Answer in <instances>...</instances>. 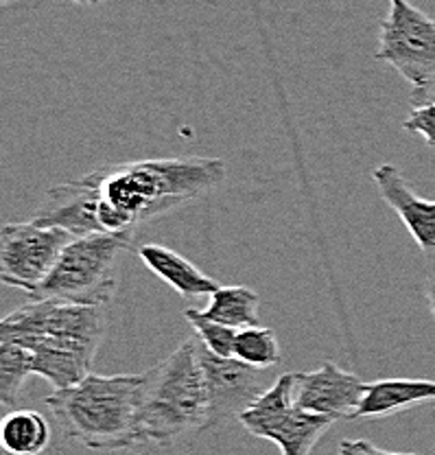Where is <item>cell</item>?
I'll list each match as a JSON object with an SVG mask.
<instances>
[{
	"label": "cell",
	"mask_w": 435,
	"mask_h": 455,
	"mask_svg": "<svg viewBox=\"0 0 435 455\" xmlns=\"http://www.w3.org/2000/svg\"><path fill=\"white\" fill-rule=\"evenodd\" d=\"M145 374L101 377L90 372L75 386L44 398L59 431L92 451H121L140 444L138 416Z\"/></svg>",
	"instance_id": "obj_2"
},
{
	"label": "cell",
	"mask_w": 435,
	"mask_h": 455,
	"mask_svg": "<svg viewBox=\"0 0 435 455\" xmlns=\"http://www.w3.org/2000/svg\"><path fill=\"white\" fill-rule=\"evenodd\" d=\"M375 60L399 70L411 88L435 82V20L409 0H390Z\"/></svg>",
	"instance_id": "obj_7"
},
{
	"label": "cell",
	"mask_w": 435,
	"mask_h": 455,
	"mask_svg": "<svg viewBox=\"0 0 435 455\" xmlns=\"http://www.w3.org/2000/svg\"><path fill=\"white\" fill-rule=\"evenodd\" d=\"M372 180L383 202L400 217L418 248L427 256H435V202L420 197L394 164H378L372 171Z\"/></svg>",
	"instance_id": "obj_11"
},
{
	"label": "cell",
	"mask_w": 435,
	"mask_h": 455,
	"mask_svg": "<svg viewBox=\"0 0 435 455\" xmlns=\"http://www.w3.org/2000/svg\"><path fill=\"white\" fill-rule=\"evenodd\" d=\"M138 455H164V453H162V447H155V449H146V451Z\"/></svg>",
	"instance_id": "obj_24"
},
{
	"label": "cell",
	"mask_w": 435,
	"mask_h": 455,
	"mask_svg": "<svg viewBox=\"0 0 435 455\" xmlns=\"http://www.w3.org/2000/svg\"><path fill=\"white\" fill-rule=\"evenodd\" d=\"M433 455H435V453H433Z\"/></svg>",
	"instance_id": "obj_27"
},
{
	"label": "cell",
	"mask_w": 435,
	"mask_h": 455,
	"mask_svg": "<svg viewBox=\"0 0 435 455\" xmlns=\"http://www.w3.org/2000/svg\"><path fill=\"white\" fill-rule=\"evenodd\" d=\"M233 357L248 363L252 368L269 370L278 366L282 359L281 341L276 338V331L265 329V326H249L236 333Z\"/></svg>",
	"instance_id": "obj_18"
},
{
	"label": "cell",
	"mask_w": 435,
	"mask_h": 455,
	"mask_svg": "<svg viewBox=\"0 0 435 455\" xmlns=\"http://www.w3.org/2000/svg\"><path fill=\"white\" fill-rule=\"evenodd\" d=\"M131 248V241L121 236H75L59 254L46 281L29 293V300L106 307L112 302L118 287L115 274L118 254Z\"/></svg>",
	"instance_id": "obj_5"
},
{
	"label": "cell",
	"mask_w": 435,
	"mask_h": 455,
	"mask_svg": "<svg viewBox=\"0 0 435 455\" xmlns=\"http://www.w3.org/2000/svg\"><path fill=\"white\" fill-rule=\"evenodd\" d=\"M403 127L405 132L423 136L429 147H435V101L414 108L405 118Z\"/></svg>",
	"instance_id": "obj_20"
},
{
	"label": "cell",
	"mask_w": 435,
	"mask_h": 455,
	"mask_svg": "<svg viewBox=\"0 0 435 455\" xmlns=\"http://www.w3.org/2000/svg\"><path fill=\"white\" fill-rule=\"evenodd\" d=\"M225 173L224 160L184 156L106 164L82 178L92 191L99 232L134 243L140 224L208 196Z\"/></svg>",
	"instance_id": "obj_1"
},
{
	"label": "cell",
	"mask_w": 435,
	"mask_h": 455,
	"mask_svg": "<svg viewBox=\"0 0 435 455\" xmlns=\"http://www.w3.org/2000/svg\"><path fill=\"white\" fill-rule=\"evenodd\" d=\"M197 339V338H195ZM197 357L210 407V429L224 420L236 419L272 386L269 370L252 368L234 357H219L197 339Z\"/></svg>",
	"instance_id": "obj_9"
},
{
	"label": "cell",
	"mask_w": 435,
	"mask_h": 455,
	"mask_svg": "<svg viewBox=\"0 0 435 455\" xmlns=\"http://www.w3.org/2000/svg\"><path fill=\"white\" fill-rule=\"evenodd\" d=\"M33 374V353L25 346L0 341V405L16 407Z\"/></svg>",
	"instance_id": "obj_17"
},
{
	"label": "cell",
	"mask_w": 435,
	"mask_h": 455,
	"mask_svg": "<svg viewBox=\"0 0 435 455\" xmlns=\"http://www.w3.org/2000/svg\"><path fill=\"white\" fill-rule=\"evenodd\" d=\"M427 300H429V309H431V315L435 320V276L427 283Z\"/></svg>",
	"instance_id": "obj_23"
},
{
	"label": "cell",
	"mask_w": 435,
	"mask_h": 455,
	"mask_svg": "<svg viewBox=\"0 0 435 455\" xmlns=\"http://www.w3.org/2000/svg\"><path fill=\"white\" fill-rule=\"evenodd\" d=\"M293 379L296 372L281 374L236 420L249 434L278 444L282 455H311L321 435L337 420L300 410L293 403Z\"/></svg>",
	"instance_id": "obj_6"
},
{
	"label": "cell",
	"mask_w": 435,
	"mask_h": 455,
	"mask_svg": "<svg viewBox=\"0 0 435 455\" xmlns=\"http://www.w3.org/2000/svg\"><path fill=\"white\" fill-rule=\"evenodd\" d=\"M106 335L103 307L27 300L0 317V341L25 346L31 353H66L94 366Z\"/></svg>",
	"instance_id": "obj_4"
},
{
	"label": "cell",
	"mask_w": 435,
	"mask_h": 455,
	"mask_svg": "<svg viewBox=\"0 0 435 455\" xmlns=\"http://www.w3.org/2000/svg\"><path fill=\"white\" fill-rule=\"evenodd\" d=\"M51 438L49 420L36 410H13L0 420V449L7 455H42Z\"/></svg>",
	"instance_id": "obj_15"
},
{
	"label": "cell",
	"mask_w": 435,
	"mask_h": 455,
	"mask_svg": "<svg viewBox=\"0 0 435 455\" xmlns=\"http://www.w3.org/2000/svg\"><path fill=\"white\" fill-rule=\"evenodd\" d=\"M7 3H13V0H0V4H7Z\"/></svg>",
	"instance_id": "obj_26"
},
{
	"label": "cell",
	"mask_w": 435,
	"mask_h": 455,
	"mask_svg": "<svg viewBox=\"0 0 435 455\" xmlns=\"http://www.w3.org/2000/svg\"><path fill=\"white\" fill-rule=\"evenodd\" d=\"M409 101H411V108L424 106V103H433L435 101V82L424 85V88H411Z\"/></svg>",
	"instance_id": "obj_22"
},
{
	"label": "cell",
	"mask_w": 435,
	"mask_h": 455,
	"mask_svg": "<svg viewBox=\"0 0 435 455\" xmlns=\"http://www.w3.org/2000/svg\"><path fill=\"white\" fill-rule=\"evenodd\" d=\"M188 324L195 331V338L206 346L210 353L219 355V357H233L234 350V339L239 331L233 329V326L219 324V322L210 320L203 311L197 309H186L184 311Z\"/></svg>",
	"instance_id": "obj_19"
},
{
	"label": "cell",
	"mask_w": 435,
	"mask_h": 455,
	"mask_svg": "<svg viewBox=\"0 0 435 455\" xmlns=\"http://www.w3.org/2000/svg\"><path fill=\"white\" fill-rule=\"evenodd\" d=\"M75 3H82V4H97V3H103V0H75Z\"/></svg>",
	"instance_id": "obj_25"
},
{
	"label": "cell",
	"mask_w": 435,
	"mask_h": 455,
	"mask_svg": "<svg viewBox=\"0 0 435 455\" xmlns=\"http://www.w3.org/2000/svg\"><path fill=\"white\" fill-rule=\"evenodd\" d=\"M31 221L44 228H61L73 236L101 235L94 221L92 191L83 178L51 187Z\"/></svg>",
	"instance_id": "obj_12"
},
{
	"label": "cell",
	"mask_w": 435,
	"mask_h": 455,
	"mask_svg": "<svg viewBox=\"0 0 435 455\" xmlns=\"http://www.w3.org/2000/svg\"><path fill=\"white\" fill-rule=\"evenodd\" d=\"M73 239L61 228H44L33 221L0 226V283L29 296L46 281Z\"/></svg>",
	"instance_id": "obj_8"
},
{
	"label": "cell",
	"mask_w": 435,
	"mask_h": 455,
	"mask_svg": "<svg viewBox=\"0 0 435 455\" xmlns=\"http://www.w3.org/2000/svg\"><path fill=\"white\" fill-rule=\"evenodd\" d=\"M206 429H210V407L197 339H186L145 372L138 416L140 444L169 447Z\"/></svg>",
	"instance_id": "obj_3"
},
{
	"label": "cell",
	"mask_w": 435,
	"mask_h": 455,
	"mask_svg": "<svg viewBox=\"0 0 435 455\" xmlns=\"http://www.w3.org/2000/svg\"><path fill=\"white\" fill-rule=\"evenodd\" d=\"M435 401V381L427 379H381L366 383L361 401L352 411L350 420L359 419H383V416L399 414L423 403Z\"/></svg>",
	"instance_id": "obj_13"
},
{
	"label": "cell",
	"mask_w": 435,
	"mask_h": 455,
	"mask_svg": "<svg viewBox=\"0 0 435 455\" xmlns=\"http://www.w3.org/2000/svg\"><path fill=\"white\" fill-rule=\"evenodd\" d=\"M363 392L366 383L333 362H324L311 372H296L293 379V403L300 410L335 420H350Z\"/></svg>",
	"instance_id": "obj_10"
},
{
	"label": "cell",
	"mask_w": 435,
	"mask_h": 455,
	"mask_svg": "<svg viewBox=\"0 0 435 455\" xmlns=\"http://www.w3.org/2000/svg\"><path fill=\"white\" fill-rule=\"evenodd\" d=\"M138 256L155 276L162 278L167 284H171L179 296H210V293H215L219 289L215 278L206 276L191 260L184 259L182 254L173 252L171 248H164V245L158 243L140 245Z\"/></svg>",
	"instance_id": "obj_14"
},
{
	"label": "cell",
	"mask_w": 435,
	"mask_h": 455,
	"mask_svg": "<svg viewBox=\"0 0 435 455\" xmlns=\"http://www.w3.org/2000/svg\"><path fill=\"white\" fill-rule=\"evenodd\" d=\"M339 455H418V453H394L376 447L370 440H342L339 443Z\"/></svg>",
	"instance_id": "obj_21"
},
{
	"label": "cell",
	"mask_w": 435,
	"mask_h": 455,
	"mask_svg": "<svg viewBox=\"0 0 435 455\" xmlns=\"http://www.w3.org/2000/svg\"><path fill=\"white\" fill-rule=\"evenodd\" d=\"M258 305H261V298L254 289L243 287V284H230V287H219L215 293H210V302L203 313L219 324L241 331L258 326Z\"/></svg>",
	"instance_id": "obj_16"
}]
</instances>
